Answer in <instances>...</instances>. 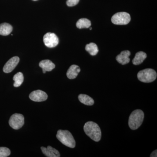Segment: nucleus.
Returning <instances> with one entry per match:
<instances>
[{
	"instance_id": "7",
	"label": "nucleus",
	"mask_w": 157,
	"mask_h": 157,
	"mask_svg": "<svg viewBox=\"0 0 157 157\" xmlns=\"http://www.w3.org/2000/svg\"><path fill=\"white\" fill-rule=\"evenodd\" d=\"M43 42L45 46L48 48H54L58 45L59 40L55 34L48 33L44 35Z\"/></svg>"
},
{
	"instance_id": "18",
	"label": "nucleus",
	"mask_w": 157,
	"mask_h": 157,
	"mask_svg": "<svg viewBox=\"0 0 157 157\" xmlns=\"http://www.w3.org/2000/svg\"><path fill=\"white\" fill-rule=\"evenodd\" d=\"M85 49L93 56L96 55L99 52L98 46L95 43L93 42H91L86 45Z\"/></svg>"
},
{
	"instance_id": "16",
	"label": "nucleus",
	"mask_w": 157,
	"mask_h": 157,
	"mask_svg": "<svg viewBox=\"0 0 157 157\" xmlns=\"http://www.w3.org/2000/svg\"><path fill=\"white\" fill-rule=\"evenodd\" d=\"M78 99L81 103L87 106H92L94 103V101L93 98L87 95L83 94H79L78 96Z\"/></svg>"
},
{
	"instance_id": "15",
	"label": "nucleus",
	"mask_w": 157,
	"mask_h": 157,
	"mask_svg": "<svg viewBox=\"0 0 157 157\" xmlns=\"http://www.w3.org/2000/svg\"><path fill=\"white\" fill-rule=\"evenodd\" d=\"M146 57L147 54L145 52L142 51L139 52L135 55V58L132 60V63L135 65H140L143 63Z\"/></svg>"
},
{
	"instance_id": "24",
	"label": "nucleus",
	"mask_w": 157,
	"mask_h": 157,
	"mask_svg": "<svg viewBox=\"0 0 157 157\" xmlns=\"http://www.w3.org/2000/svg\"><path fill=\"white\" fill-rule=\"evenodd\" d=\"M33 1H37V0H33Z\"/></svg>"
},
{
	"instance_id": "14",
	"label": "nucleus",
	"mask_w": 157,
	"mask_h": 157,
	"mask_svg": "<svg viewBox=\"0 0 157 157\" xmlns=\"http://www.w3.org/2000/svg\"><path fill=\"white\" fill-rule=\"evenodd\" d=\"M13 30V28L11 25L7 23L0 24V35L8 36L11 33Z\"/></svg>"
},
{
	"instance_id": "22",
	"label": "nucleus",
	"mask_w": 157,
	"mask_h": 157,
	"mask_svg": "<svg viewBox=\"0 0 157 157\" xmlns=\"http://www.w3.org/2000/svg\"><path fill=\"white\" fill-rule=\"evenodd\" d=\"M157 150L154 151L153 152L151 153V154L150 155L151 157H157Z\"/></svg>"
},
{
	"instance_id": "21",
	"label": "nucleus",
	"mask_w": 157,
	"mask_h": 157,
	"mask_svg": "<svg viewBox=\"0 0 157 157\" xmlns=\"http://www.w3.org/2000/svg\"><path fill=\"white\" fill-rule=\"evenodd\" d=\"M79 2V0H67V4L69 7H73L77 5Z\"/></svg>"
},
{
	"instance_id": "4",
	"label": "nucleus",
	"mask_w": 157,
	"mask_h": 157,
	"mask_svg": "<svg viewBox=\"0 0 157 157\" xmlns=\"http://www.w3.org/2000/svg\"><path fill=\"white\" fill-rule=\"evenodd\" d=\"M137 78L142 82L149 83L155 80L157 73L152 69H146L139 71L137 73Z\"/></svg>"
},
{
	"instance_id": "8",
	"label": "nucleus",
	"mask_w": 157,
	"mask_h": 157,
	"mask_svg": "<svg viewBox=\"0 0 157 157\" xmlns=\"http://www.w3.org/2000/svg\"><path fill=\"white\" fill-rule=\"evenodd\" d=\"M29 97L32 101L35 102H42L47 100L48 95L46 93L41 90H36L32 92Z\"/></svg>"
},
{
	"instance_id": "23",
	"label": "nucleus",
	"mask_w": 157,
	"mask_h": 157,
	"mask_svg": "<svg viewBox=\"0 0 157 157\" xmlns=\"http://www.w3.org/2000/svg\"><path fill=\"white\" fill-rule=\"evenodd\" d=\"M90 30H92V28H90Z\"/></svg>"
},
{
	"instance_id": "9",
	"label": "nucleus",
	"mask_w": 157,
	"mask_h": 157,
	"mask_svg": "<svg viewBox=\"0 0 157 157\" xmlns=\"http://www.w3.org/2000/svg\"><path fill=\"white\" fill-rule=\"evenodd\" d=\"M19 60V58L17 56L13 57L10 59L3 67L4 73H9L12 72L18 64Z\"/></svg>"
},
{
	"instance_id": "20",
	"label": "nucleus",
	"mask_w": 157,
	"mask_h": 157,
	"mask_svg": "<svg viewBox=\"0 0 157 157\" xmlns=\"http://www.w3.org/2000/svg\"><path fill=\"white\" fill-rule=\"evenodd\" d=\"M11 154V151L6 147H0V157H7Z\"/></svg>"
},
{
	"instance_id": "19",
	"label": "nucleus",
	"mask_w": 157,
	"mask_h": 157,
	"mask_svg": "<svg viewBox=\"0 0 157 157\" xmlns=\"http://www.w3.org/2000/svg\"><path fill=\"white\" fill-rule=\"evenodd\" d=\"M14 81V86L15 87H19L22 84L24 81V76L22 73L18 72L14 75L13 78Z\"/></svg>"
},
{
	"instance_id": "2",
	"label": "nucleus",
	"mask_w": 157,
	"mask_h": 157,
	"mask_svg": "<svg viewBox=\"0 0 157 157\" xmlns=\"http://www.w3.org/2000/svg\"><path fill=\"white\" fill-rule=\"evenodd\" d=\"M144 113L142 110L137 109L132 113L129 118L128 125L130 128L135 130L138 129L143 123Z\"/></svg>"
},
{
	"instance_id": "12",
	"label": "nucleus",
	"mask_w": 157,
	"mask_h": 157,
	"mask_svg": "<svg viewBox=\"0 0 157 157\" xmlns=\"http://www.w3.org/2000/svg\"><path fill=\"white\" fill-rule=\"evenodd\" d=\"M39 66L42 69L43 73H45L47 71L50 72L55 68V65L48 59L41 61L39 63Z\"/></svg>"
},
{
	"instance_id": "11",
	"label": "nucleus",
	"mask_w": 157,
	"mask_h": 157,
	"mask_svg": "<svg viewBox=\"0 0 157 157\" xmlns=\"http://www.w3.org/2000/svg\"><path fill=\"white\" fill-rule=\"evenodd\" d=\"M41 150L43 154L48 157H59L60 156L59 152L55 148L51 146H48L47 147H42Z\"/></svg>"
},
{
	"instance_id": "5",
	"label": "nucleus",
	"mask_w": 157,
	"mask_h": 157,
	"mask_svg": "<svg viewBox=\"0 0 157 157\" xmlns=\"http://www.w3.org/2000/svg\"><path fill=\"white\" fill-rule=\"evenodd\" d=\"M130 14L127 12H118L114 14L111 18L113 23L117 25H125L128 24L131 21Z\"/></svg>"
},
{
	"instance_id": "10",
	"label": "nucleus",
	"mask_w": 157,
	"mask_h": 157,
	"mask_svg": "<svg viewBox=\"0 0 157 157\" xmlns=\"http://www.w3.org/2000/svg\"><path fill=\"white\" fill-rule=\"evenodd\" d=\"M130 55L131 52L129 51H123L116 57L117 61L121 64H127L130 61V59L129 57Z\"/></svg>"
},
{
	"instance_id": "13",
	"label": "nucleus",
	"mask_w": 157,
	"mask_h": 157,
	"mask_svg": "<svg viewBox=\"0 0 157 157\" xmlns=\"http://www.w3.org/2000/svg\"><path fill=\"white\" fill-rule=\"evenodd\" d=\"M80 70V68L78 66L76 65H72L68 69L67 76L69 79H74L78 76Z\"/></svg>"
},
{
	"instance_id": "1",
	"label": "nucleus",
	"mask_w": 157,
	"mask_h": 157,
	"mask_svg": "<svg viewBox=\"0 0 157 157\" xmlns=\"http://www.w3.org/2000/svg\"><path fill=\"white\" fill-rule=\"evenodd\" d=\"M83 129L86 134L94 141L98 142L101 140V128L96 123L93 121L87 122L85 124Z\"/></svg>"
},
{
	"instance_id": "17",
	"label": "nucleus",
	"mask_w": 157,
	"mask_h": 157,
	"mask_svg": "<svg viewBox=\"0 0 157 157\" xmlns=\"http://www.w3.org/2000/svg\"><path fill=\"white\" fill-rule=\"evenodd\" d=\"M91 25L90 21L87 18H82L78 20L76 22V27L78 29L89 28Z\"/></svg>"
},
{
	"instance_id": "3",
	"label": "nucleus",
	"mask_w": 157,
	"mask_h": 157,
	"mask_svg": "<svg viewBox=\"0 0 157 157\" xmlns=\"http://www.w3.org/2000/svg\"><path fill=\"white\" fill-rule=\"evenodd\" d=\"M56 137L65 146L74 148L76 146V142L72 134L67 130H59L57 133Z\"/></svg>"
},
{
	"instance_id": "6",
	"label": "nucleus",
	"mask_w": 157,
	"mask_h": 157,
	"mask_svg": "<svg viewBox=\"0 0 157 157\" xmlns=\"http://www.w3.org/2000/svg\"><path fill=\"white\" fill-rule=\"evenodd\" d=\"M24 117L20 113H14L9 121V125L14 130H18L24 124Z\"/></svg>"
}]
</instances>
